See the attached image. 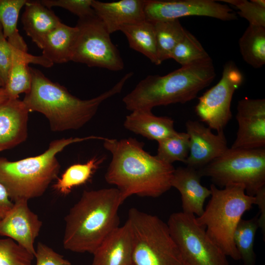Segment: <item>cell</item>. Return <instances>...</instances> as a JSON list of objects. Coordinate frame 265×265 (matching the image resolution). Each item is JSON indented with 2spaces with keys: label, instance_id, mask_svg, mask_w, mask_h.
<instances>
[{
  "label": "cell",
  "instance_id": "cell-23",
  "mask_svg": "<svg viewBox=\"0 0 265 265\" xmlns=\"http://www.w3.org/2000/svg\"><path fill=\"white\" fill-rule=\"evenodd\" d=\"M78 28L62 22L46 37L41 50L42 55L53 64L70 61L73 46Z\"/></svg>",
  "mask_w": 265,
  "mask_h": 265
},
{
  "label": "cell",
  "instance_id": "cell-4",
  "mask_svg": "<svg viewBox=\"0 0 265 265\" xmlns=\"http://www.w3.org/2000/svg\"><path fill=\"white\" fill-rule=\"evenodd\" d=\"M216 76L211 58L182 66L164 76L149 75L126 95L123 102L132 111L157 106L184 104L195 98Z\"/></svg>",
  "mask_w": 265,
  "mask_h": 265
},
{
  "label": "cell",
  "instance_id": "cell-28",
  "mask_svg": "<svg viewBox=\"0 0 265 265\" xmlns=\"http://www.w3.org/2000/svg\"><path fill=\"white\" fill-rule=\"evenodd\" d=\"M154 25L159 65L170 59L171 53L184 36L186 29L179 20L158 21Z\"/></svg>",
  "mask_w": 265,
  "mask_h": 265
},
{
  "label": "cell",
  "instance_id": "cell-36",
  "mask_svg": "<svg viewBox=\"0 0 265 265\" xmlns=\"http://www.w3.org/2000/svg\"><path fill=\"white\" fill-rule=\"evenodd\" d=\"M12 58V46L5 38L0 23V77L4 86L9 70Z\"/></svg>",
  "mask_w": 265,
  "mask_h": 265
},
{
  "label": "cell",
  "instance_id": "cell-14",
  "mask_svg": "<svg viewBox=\"0 0 265 265\" xmlns=\"http://www.w3.org/2000/svg\"><path fill=\"white\" fill-rule=\"evenodd\" d=\"M186 133L189 138V155L185 164L199 170L221 156L229 148L224 131L216 134L199 121L187 120Z\"/></svg>",
  "mask_w": 265,
  "mask_h": 265
},
{
  "label": "cell",
  "instance_id": "cell-39",
  "mask_svg": "<svg viewBox=\"0 0 265 265\" xmlns=\"http://www.w3.org/2000/svg\"><path fill=\"white\" fill-rule=\"evenodd\" d=\"M257 5L265 8V0H251Z\"/></svg>",
  "mask_w": 265,
  "mask_h": 265
},
{
  "label": "cell",
  "instance_id": "cell-1",
  "mask_svg": "<svg viewBox=\"0 0 265 265\" xmlns=\"http://www.w3.org/2000/svg\"><path fill=\"white\" fill-rule=\"evenodd\" d=\"M103 141L112 155L105 180L116 186L123 202L132 195L158 197L172 187L175 168L145 151L143 142L131 137Z\"/></svg>",
  "mask_w": 265,
  "mask_h": 265
},
{
  "label": "cell",
  "instance_id": "cell-10",
  "mask_svg": "<svg viewBox=\"0 0 265 265\" xmlns=\"http://www.w3.org/2000/svg\"><path fill=\"white\" fill-rule=\"evenodd\" d=\"M78 33L72 47L70 61L112 71L123 69L120 52L110 34L95 15L79 19Z\"/></svg>",
  "mask_w": 265,
  "mask_h": 265
},
{
  "label": "cell",
  "instance_id": "cell-38",
  "mask_svg": "<svg viewBox=\"0 0 265 265\" xmlns=\"http://www.w3.org/2000/svg\"><path fill=\"white\" fill-rule=\"evenodd\" d=\"M8 99L7 94L3 87H0V104Z\"/></svg>",
  "mask_w": 265,
  "mask_h": 265
},
{
  "label": "cell",
  "instance_id": "cell-17",
  "mask_svg": "<svg viewBox=\"0 0 265 265\" xmlns=\"http://www.w3.org/2000/svg\"><path fill=\"white\" fill-rule=\"evenodd\" d=\"M145 0L103 2L93 0L92 7L110 34L126 25L145 20Z\"/></svg>",
  "mask_w": 265,
  "mask_h": 265
},
{
  "label": "cell",
  "instance_id": "cell-34",
  "mask_svg": "<svg viewBox=\"0 0 265 265\" xmlns=\"http://www.w3.org/2000/svg\"><path fill=\"white\" fill-rule=\"evenodd\" d=\"M93 0H41V3L51 9L59 7L77 15L79 19L95 15L92 7Z\"/></svg>",
  "mask_w": 265,
  "mask_h": 265
},
{
  "label": "cell",
  "instance_id": "cell-13",
  "mask_svg": "<svg viewBox=\"0 0 265 265\" xmlns=\"http://www.w3.org/2000/svg\"><path fill=\"white\" fill-rule=\"evenodd\" d=\"M236 138L231 148H265V100L244 98L238 102Z\"/></svg>",
  "mask_w": 265,
  "mask_h": 265
},
{
  "label": "cell",
  "instance_id": "cell-15",
  "mask_svg": "<svg viewBox=\"0 0 265 265\" xmlns=\"http://www.w3.org/2000/svg\"><path fill=\"white\" fill-rule=\"evenodd\" d=\"M28 201L20 200L0 219V236L10 238L28 252L35 255V240L39 235L42 222L28 207Z\"/></svg>",
  "mask_w": 265,
  "mask_h": 265
},
{
  "label": "cell",
  "instance_id": "cell-22",
  "mask_svg": "<svg viewBox=\"0 0 265 265\" xmlns=\"http://www.w3.org/2000/svg\"><path fill=\"white\" fill-rule=\"evenodd\" d=\"M43 57L33 55L12 46V58L4 88L9 99H17L22 93H28L32 86V77L29 64L41 65Z\"/></svg>",
  "mask_w": 265,
  "mask_h": 265
},
{
  "label": "cell",
  "instance_id": "cell-8",
  "mask_svg": "<svg viewBox=\"0 0 265 265\" xmlns=\"http://www.w3.org/2000/svg\"><path fill=\"white\" fill-rule=\"evenodd\" d=\"M198 171L215 186L241 185L247 194L255 196L265 188V148H228Z\"/></svg>",
  "mask_w": 265,
  "mask_h": 265
},
{
  "label": "cell",
  "instance_id": "cell-11",
  "mask_svg": "<svg viewBox=\"0 0 265 265\" xmlns=\"http://www.w3.org/2000/svg\"><path fill=\"white\" fill-rule=\"evenodd\" d=\"M243 80V75L235 63L227 61L219 81L198 98L195 111L200 121L217 132L224 131L232 117L234 93Z\"/></svg>",
  "mask_w": 265,
  "mask_h": 265
},
{
  "label": "cell",
  "instance_id": "cell-20",
  "mask_svg": "<svg viewBox=\"0 0 265 265\" xmlns=\"http://www.w3.org/2000/svg\"><path fill=\"white\" fill-rule=\"evenodd\" d=\"M21 21L26 34L41 49L47 35L61 23L54 12L40 0H27Z\"/></svg>",
  "mask_w": 265,
  "mask_h": 265
},
{
  "label": "cell",
  "instance_id": "cell-5",
  "mask_svg": "<svg viewBox=\"0 0 265 265\" xmlns=\"http://www.w3.org/2000/svg\"><path fill=\"white\" fill-rule=\"evenodd\" d=\"M105 137L91 135L52 141L42 154L17 161L0 158V182L14 202L42 196L50 184L57 179L60 164L56 155L66 147L75 143Z\"/></svg>",
  "mask_w": 265,
  "mask_h": 265
},
{
  "label": "cell",
  "instance_id": "cell-32",
  "mask_svg": "<svg viewBox=\"0 0 265 265\" xmlns=\"http://www.w3.org/2000/svg\"><path fill=\"white\" fill-rule=\"evenodd\" d=\"M34 256L14 240L0 238V265H32Z\"/></svg>",
  "mask_w": 265,
  "mask_h": 265
},
{
  "label": "cell",
  "instance_id": "cell-7",
  "mask_svg": "<svg viewBox=\"0 0 265 265\" xmlns=\"http://www.w3.org/2000/svg\"><path fill=\"white\" fill-rule=\"evenodd\" d=\"M132 237V265H184L167 223L132 208L128 219Z\"/></svg>",
  "mask_w": 265,
  "mask_h": 265
},
{
  "label": "cell",
  "instance_id": "cell-30",
  "mask_svg": "<svg viewBox=\"0 0 265 265\" xmlns=\"http://www.w3.org/2000/svg\"><path fill=\"white\" fill-rule=\"evenodd\" d=\"M158 142L156 156L159 159L170 164L176 161L185 163L189 151V138L186 132H177Z\"/></svg>",
  "mask_w": 265,
  "mask_h": 265
},
{
  "label": "cell",
  "instance_id": "cell-26",
  "mask_svg": "<svg viewBox=\"0 0 265 265\" xmlns=\"http://www.w3.org/2000/svg\"><path fill=\"white\" fill-rule=\"evenodd\" d=\"M242 58L254 68L265 64V27L249 25L239 39Z\"/></svg>",
  "mask_w": 265,
  "mask_h": 265
},
{
  "label": "cell",
  "instance_id": "cell-12",
  "mask_svg": "<svg viewBox=\"0 0 265 265\" xmlns=\"http://www.w3.org/2000/svg\"><path fill=\"white\" fill-rule=\"evenodd\" d=\"M145 20L151 23L190 16H205L224 21L237 19L227 5L212 0H145Z\"/></svg>",
  "mask_w": 265,
  "mask_h": 265
},
{
  "label": "cell",
  "instance_id": "cell-3",
  "mask_svg": "<svg viewBox=\"0 0 265 265\" xmlns=\"http://www.w3.org/2000/svg\"><path fill=\"white\" fill-rule=\"evenodd\" d=\"M123 203L116 187L84 190L65 217L64 248L93 254L119 227L118 212Z\"/></svg>",
  "mask_w": 265,
  "mask_h": 265
},
{
  "label": "cell",
  "instance_id": "cell-41",
  "mask_svg": "<svg viewBox=\"0 0 265 265\" xmlns=\"http://www.w3.org/2000/svg\"></svg>",
  "mask_w": 265,
  "mask_h": 265
},
{
  "label": "cell",
  "instance_id": "cell-25",
  "mask_svg": "<svg viewBox=\"0 0 265 265\" xmlns=\"http://www.w3.org/2000/svg\"><path fill=\"white\" fill-rule=\"evenodd\" d=\"M105 159V157H94L86 163H76L70 166L53 186L57 192L67 195L75 187L85 184Z\"/></svg>",
  "mask_w": 265,
  "mask_h": 265
},
{
  "label": "cell",
  "instance_id": "cell-40",
  "mask_svg": "<svg viewBox=\"0 0 265 265\" xmlns=\"http://www.w3.org/2000/svg\"><path fill=\"white\" fill-rule=\"evenodd\" d=\"M0 87H4V83L0 77Z\"/></svg>",
  "mask_w": 265,
  "mask_h": 265
},
{
  "label": "cell",
  "instance_id": "cell-29",
  "mask_svg": "<svg viewBox=\"0 0 265 265\" xmlns=\"http://www.w3.org/2000/svg\"><path fill=\"white\" fill-rule=\"evenodd\" d=\"M259 217V213L249 219L241 218L234 233V243L243 265H256L254 244L256 232L260 228Z\"/></svg>",
  "mask_w": 265,
  "mask_h": 265
},
{
  "label": "cell",
  "instance_id": "cell-31",
  "mask_svg": "<svg viewBox=\"0 0 265 265\" xmlns=\"http://www.w3.org/2000/svg\"><path fill=\"white\" fill-rule=\"evenodd\" d=\"M197 39L186 30L181 40L173 50L170 58L182 66L202 61L210 58Z\"/></svg>",
  "mask_w": 265,
  "mask_h": 265
},
{
  "label": "cell",
  "instance_id": "cell-16",
  "mask_svg": "<svg viewBox=\"0 0 265 265\" xmlns=\"http://www.w3.org/2000/svg\"><path fill=\"white\" fill-rule=\"evenodd\" d=\"M29 112L22 100L8 99L0 104V151L26 140Z\"/></svg>",
  "mask_w": 265,
  "mask_h": 265
},
{
  "label": "cell",
  "instance_id": "cell-35",
  "mask_svg": "<svg viewBox=\"0 0 265 265\" xmlns=\"http://www.w3.org/2000/svg\"><path fill=\"white\" fill-rule=\"evenodd\" d=\"M36 265H71L68 260L47 245L39 242L35 249Z\"/></svg>",
  "mask_w": 265,
  "mask_h": 265
},
{
  "label": "cell",
  "instance_id": "cell-18",
  "mask_svg": "<svg viewBox=\"0 0 265 265\" xmlns=\"http://www.w3.org/2000/svg\"><path fill=\"white\" fill-rule=\"evenodd\" d=\"M201 176L198 170L188 166L175 169L171 186L181 196L184 212L199 216L204 211V205L211 195L210 189L202 185Z\"/></svg>",
  "mask_w": 265,
  "mask_h": 265
},
{
  "label": "cell",
  "instance_id": "cell-24",
  "mask_svg": "<svg viewBox=\"0 0 265 265\" xmlns=\"http://www.w3.org/2000/svg\"><path fill=\"white\" fill-rule=\"evenodd\" d=\"M120 31L126 36L130 48L159 65L156 33L153 23L145 20L126 25L121 27Z\"/></svg>",
  "mask_w": 265,
  "mask_h": 265
},
{
  "label": "cell",
  "instance_id": "cell-27",
  "mask_svg": "<svg viewBox=\"0 0 265 265\" xmlns=\"http://www.w3.org/2000/svg\"><path fill=\"white\" fill-rule=\"evenodd\" d=\"M27 0H0V23L5 38L13 47L27 52V44L20 34L17 23L20 12Z\"/></svg>",
  "mask_w": 265,
  "mask_h": 265
},
{
  "label": "cell",
  "instance_id": "cell-6",
  "mask_svg": "<svg viewBox=\"0 0 265 265\" xmlns=\"http://www.w3.org/2000/svg\"><path fill=\"white\" fill-rule=\"evenodd\" d=\"M211 199L197 223L205 228L211 239L227 256L240 260L234 236L243 214L257 205L256 196H250L241 185H232L219 189L210 186Z\"/></svg>",
  "mask_w": 265,
  "mask_h": 265
},
{
  "label": "cell",
  "instance_id": "cell-19",
  "mask_svg": "<svg viewBox=\"0 0 265 265\" xmlns=\"http://www.w3.org/2000/svg\"><path fill=\"white\" fill-rule=\"evenodd\" d=\"M132 237L127 221L111 232L93 253L92 265H132Z\"/></svg>",
  "mask_w": 265,
  "mask_h": 265
},
{
  "label": "cell",
  "instance_id": "cell-37",
  "mask_svg": "<svg viewBox=\"0 0 265 265\" xmlns=\"http://www.w3.org/2000/svg\"><path fill=\"white\" fill-rule=\"evenodd\" d=\"M13 205L6 189L0 182V219L7 214Z\"/></svg>",
  "mask_w": 265,
  "mask_h": 265
},
{
  "label": "cell",
  "instance_id": "cell-2",
  "mask_svg": "<svg viewBox=\"0 0 265 265\" xmlns=\"http://www.w3.org/2000/svg\"><path fill=\"white\" fill-rule=\"evenodd\" d=\"M30 69L32 86L22 101L29 112L43 114L54 132L82 127L94 116L103 102L121 91L133 75L129 72L109 90L93 98L82 100L72 95L64 86L52 81L40 70Z\"/></svg>",
  "mask_w": 265,
  "mask_h": 265
},
{
  "label": "cell",
  "instance_id": "cell-21",
  "mask_svg": "<svg viewBox=\"0 0 265 265\" xmlns=\"http://www.w3.org/2000/svg\"><path fill=\"white\" fill-rule=\"evenodd\" d=\"M174 124V120L169 117L156 116L151 110L139 109L132 111L126 117L124 126L135 134L158 142L177 132Z\"/></svg>",
  "mask_w": 265,
  "mask_h": 265
},
{
  "label": "cell",
  "instance_id": "cell-9",
  "mask_svg": "<svg viewBox=\"0 0 265 265\" xmlns=\"http://www.w3.org/2000/svg\"><path fill=\"white\" fill-rule=\"evenodd\" d=\"M167 224L184 265H229L227 256L197 223L194 214L173 213Z\"/></svg>",
  "mask_w": 265,
  "mask_h": 265
},
{
  "label": "cell",
  "instance_id": "cell-33",
  "mask_svg": "<svg viewBox=\"0 0 265 265\" xmlns=\"http://www.w3.org/2000/svg\"><path fill=\"white\" fill-rule=\"evenodd\" d=\"M236 7L238 14L249 22V25L265 27V8L261 7L251 0H221Z\"/></svg>",
  "mask_w": 265,
  "mask_h": 265
}]
</instances>
